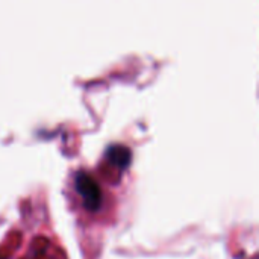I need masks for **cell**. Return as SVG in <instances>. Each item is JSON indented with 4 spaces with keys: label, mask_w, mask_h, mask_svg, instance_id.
Segmentation results:
<instances>
[{
    "label": "cell",
    "mask_w": 259,
    "mask_h": 259,
    "mask_svg": "<svg viewBox=\"0 0 259 259\" xmlns=\"http://www.w3.org/2000/svg\"><path fill=\"white\" fill-rule=\"evenodd\" d=\"M76 190L82 196L87 209L96 211L100 208L102 193H100L97 182L91 176H88L87 173H79L76 176Z\"/></svg>",
    "instance_id": "1"
},
{
    "label": "cell",
    "mask_w": 259,
    "mask_h": 259,
    "mask_svg": "<svg viewBox=\"0 0 259 259\" xmlns=\"http://www.w3.org/2000/svg\"><path fill=\"white\" fill-rule=\"evenodd\" d=\"M106 156L114 165H117L120 168L127 167L131 162V158H132L131 150L124 146H111L106 152Z\"/></svg>",
    "instance_id": "2"
}]
</instances>
